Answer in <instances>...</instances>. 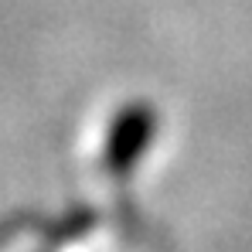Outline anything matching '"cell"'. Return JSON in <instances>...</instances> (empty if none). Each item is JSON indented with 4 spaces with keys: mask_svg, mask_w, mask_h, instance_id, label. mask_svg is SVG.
I'll list each match as a JSON object with an SVG mask.
<instances>
[{
    "mask_svg": "<svg viewBox=\"0 0 252 252\" xmlns=\"http://www.w3.org/2000/svg\"><path fill=\"white\" fill-rule=\"evenodd\" d=\"M147 133H150V116H147V113H140V109L126 113L123 120L116 123V129H113V140H109V160H106V164H109L113 170L133 164V157L140 154Z\"/></svg>",
    "mask_w": 252,
    "mask_h": 252,
    "instance_id": "1",
    "label": "cell"
}]
</instances>
